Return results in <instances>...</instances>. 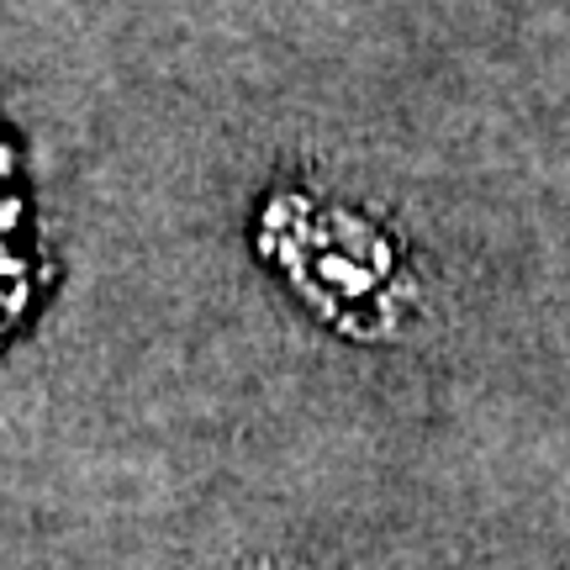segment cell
Masks as SVG:
<instances>
[{
	"instance_id": "1",
	"label": "cell",
	"mask_w": 570,
	"mask_h": 570,
	"mask_svg": "<svg viewBox=\"0 0 570 570\" xmlns=\"http://www.w3.org/2000/svg\"><path fill=\"white\" fill-rule=\"evenodd\" d=\"M269 254L285 269V281L302 291L323 317H333L348 333L391 323L396 302V254L370 223L338 206L281 202L269 212Z\"/></svg>"
}]
</instances>
